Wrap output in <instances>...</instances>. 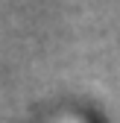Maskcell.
<instances>
[{"label":"cell","instance_id":"cell-1","mask_svg":"<svg viewBox=\"0 0 120 123\" xmlns=\"http://www.w3.org/2000/svg\"><path fill=\"white\" fill-rule=\"evenodd\" d=\"M79 123H82V120H79Z\"/></svg>","mask_w":120,"mask_h":123}]
</instances>
